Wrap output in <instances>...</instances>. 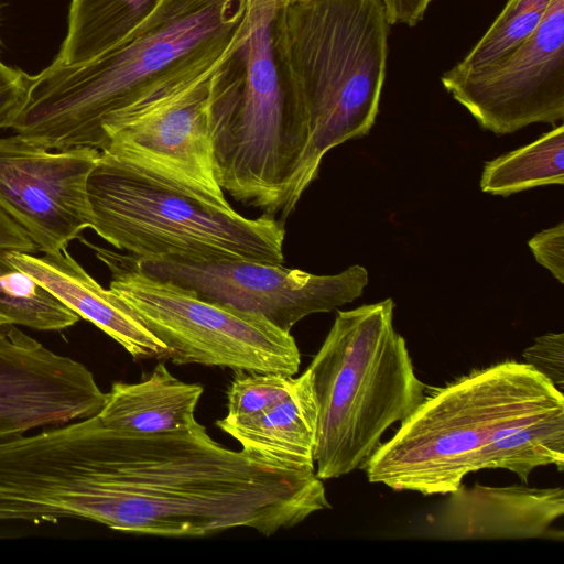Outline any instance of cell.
Returning <instances> with one entry per match:
<instances>
[{"instance_id":"cell-24","label":"cell","mask_w":564,"mask_h":564,"mask_svg":"<svg viewBox=\"0 0 564 564\" xmlns=\"http://www.w3.org/2000/svg\"><path fill=\"white\" fill-rule=\"evenodd\" d=\"M535 260L564 283V224L535 234L529 241Z\"/></svg>"},{"instance_id":"cell-18","label":"cell","mask_w":564,"mask_h":564,"mask_svg":"<svg viewBox=\"0 0 564 564\" xmlns=\"http://www.w3.org/2000/svg\"><path fill=\"white\" fill-rule=\"evenodd\" d=\"M564 126L484 165L480 188L507 197L542 185L564 183Z\"/></svg>"},{"instance_id":"cell-15","label":"cell","mask_w":564,"mask_h":564,"mask_svg":"<svg viewBox=\"0 0 564 564\" xmlns=\"http://www.w3.org/2000/svg\"><path fill=\"white\" fill-rule=\"evenodd\" d=\"M318 409L307 368L292 390L273 405L246 417H224L216 425L243 451L299 469L315 468Z\"/></svg>"},{"instance_id":"cell-21","label":"cell","mask_w":564,"mask_h":564,"mask_svg":"<svg viewBox=\"0 0 564 564\" xmlns=\"http://www.w3.org/2000/svg\"><path fill=\"white\" fill-rule=\"evenodd\" d=\"M551 1L509 0L481 39L452 68L468 72L509 54L538 29Z\"/></svg>"},{"instance_id":"cell-23","label":"cell","mask_w":564,"mask_h":564,"mask_svg":"<svg viewBox=\"0 0 564 564\" xmlns=\"http://www.w3.org/2000/svg\"><path fill=\"white\" fill-rule=\"evenodd\" d=\"M525 362L544 375L558 390L564 380V335L549 333L523 351ZM562 391V390H561Z\"/></svg>"},{"instance_id":"cell-14","label":"cell","mask_w":564,"mask_h":564,"mask_svg":"<svg viewBox=\"0 0 564 564\" xmlns=\"http://www.w3.org/2000/svg\"><path fill=\"white\" fill-rule=\"evenodd\" d=\"M9 260L65 306L111 337L134 359L165 360L166 346L112 290L101 286L67 251L36 257L9 251Z\"/></svg>"},{"instance_id":"cell-1","label":"cell","mask_w":564,"mask_h":564,"mask_svg":"<svg viewBox=\"0 0 564 564\" xmlns=\"http://www.w3.org/2000/svg\"><path fill=\"white\" fill-rule=\"evenodd\" d=\"M248 0H163L115 48L29 75L9 129L50 150L105 144L104 126L213 72L248 32Z\"/></svg>"},{"instance_id":"cell-7","label":"cell","mask_w":564,"mask_h":564,"mask_svg":"<svg viewBox=\"0 0 564 564\" xmlns=\"http://www.w3.org/2000/svg\"><path fill=\"white\" fill-rule=\"evenodd\" d=\"M214 70L113 117L104 126L100 152L207 206L231 212L215 172L208 112Z\"/></svg>"},{"instance_id":"cell-16","label":"cell","mask_w":564,"mask_h":564,"mask_svg":"<svg viewBox=\"0 0 564 564\" xmlns=\"http://www.w3.org/2000/svg\"><path fill=\"white\" fill-rule=\"evenodd\" d=\"M203 392L200 384L177 379L160 361L138 382H113L98 417L109 429L137 434L186 430L196 421Z\"/></svg>"},{"instance_id":"cell-6","label":"cell","mask_w":564,"mask_h":564,"mask_svg":"<svg viewBox=\"0 0 564 564\" xmlns=\"http://www.w3.org/2000/svg\"><path fill=\"white\" fill-rule=\"evenodd\" d=\"M79 239L110 272L109 289L167 348L175 365L295 376L301 355L294 337L259 314L198 296L194 291L143 272L129 253Z\"/></svg>"},{"instance_id":"cell-17","label":"cell","mask_w":564,"mask_h":564,"mask_svg":"<svg viewBox=\"0 0 564 564\" xmlns=\"http://www.w3.org/2000/svg\"><path fill=\"white\" fill-rule=\"evenodd\" d=\"M163 0H72L67 33L54 65L94 59L131 36Z\"/></svg>"},{"instance_id":"cell-20","label":"cell","mask_w":564,"mask_h":564,"mask_svg":"<svg viewBox=\"0 0 564 564\" xmlns=\"http://www.w3.org/2000/svg\"><path fill=\"white\" fill-rule=\"evenodd\" d=\"M0 248V326L15 325L36 330H63L79 316L42 288Z\"/></svg>"},{"instance_id":"cell-27","label":"cell","mask_w":564,"mask_h":564,"mask_svg":"<svg viewBox=\"0 0 564 564\" xmlns=\"http://www.w3.org/2000/svg\"><path fill=\"white\" fill-rule=\"evenodd\" d=\"M0 248L34 253L37 250L26 232L0 209Z\"/></svg>"},{"instance_id":"cell-11","label":"cell","mask_w":564,"mask_h":564,"mask_svg":"<svg viewBox=\"0 0 564 564\" xmlns=\"http://www.w3.org/2000/svg\"><path fill=\"white\" fill-rule=\"evenodd\" d=\"M94 148L50 150L19 134L0 138V209L46 254L90 229L88 178Z\"/></svg>"},{"instance_id":"cell-12","label":"cell","mask_w":564,"mask_h":564,"mask_svg":"<svg viewBox=\"0 0 564 564\" xmlns=\"http://www.w3.org/2000/svg\"><path fill=\"white\" fill-rule=\"evenodd\" d=\"M106 395L83 362L0 326V442L97 415Z\"/></svg>"},{"instance_id":"cell-28","label":"cell","mask_w":564,"mask_h":564,"mask_svg":"<svg viewBox=\"0 0 564 564\" xmlns=\"http://www.w3.org/2000/svg\"><path fill=\"white\" fill-rule=\"evenodd\" d=\"M289 1H296V0H289Z\"/></svg>"},{"instance_id":"cell-19","label":"cell","mask_w":564,"mask_h":564,"mask_svg":"<svg viewBox=\"0 0 564 564\" xmlns=\"http://www.w3.org/2000/svg\"><path fill=\"white\" fill-rule=\"evenodd\" d=\"M564 467V414L521 426L487 444L475 457L473 471L507 469L524 484L541 466Z\"/></svg>"},{"instance_id":"cell-9","label":"cell","mask_w":564,"mask_h":564,"mask_svg":"<svg viewBox=\"0 0 564 564\" xmlns=\"http://www.w3.org/2000/svg\"><path fill=\"white\" fill-rule=\"evenodd\" d=\"M131 257L152 276L189 289L205 300L262 315L285 332L311 314L355 301L369 282L361 265L316 275L259 261Z\"/></svg>"},{"instance_id":"cell-4","label":"cell","mask_w":564,"mask_h":564,"mask_svg":"<svg viewBox=\"0 0 564 564\" xmlns=\"http://www.w3.org/2000/svg\"><path fill=\"white\" fill-rule=\"evenodd\" d=\"M391 299L338 311L307 367L317 402L315 473L322 480L362 468L384 432L425 398Z\"/></svg>"},{"instance_id":"cell-2","label":"cell","mask_w":564,"mask_h":564,"mask_svg":"<svg viewBox=\"0 0 564 564\" xmlns=\"http://www.w3.org/2000/svg\"><path fill=\"white\" fill-rule=\"evenodd\" d=\"M390 23L381 0L289 1L278 28L283 74L305 106L310 140L288 210L318 176L324 155L366 137L379 112Z\"/></svg>"},{"instance_id":"cell-26","label":"cell","mask_w":564,"mask_h":564,"mask_svg":"<svg viewBox=\"0 0 564 564\" xmlns=\"http://www.w3.org/2000/svg\"><path fill=\"white\" fill-rule=\"evenodd\" d=\"M390 25H416L424 17L432 0H381Z\"/></svg>"},{"instance_id":"cell-25","label":"cell","mask_w":564,"mask_h":564,"mask_svg":"<svg viewBox=\"0 0 564 564\" xmlns=\"http://www.w3.org/2000/svg\"><path fill=\"white\" fill-rule=\"evenodd\" d=\"M28 82L29 75L0 61V129L9 128L22 107Z\"/></svg>"},{"instance_id":"cell-3","label":"cell","mask_w":564,"mask_h":564,"mask_svg":"<svg viewBox=\"0 0 564 564\" xmlns=\"http://www.w3.org/2000/svg\"><path fill=\"white\" fill-rule=\"evenodd\" d=\"M564 414V395L527 362L501 361L433 389L364 468L372 484L447 495L473 473L487 444L521 426Z\"/></svg>"},{"instance_id":"cell-13","label":"cell","mask_w":564,"mask_h":564,"mask_svg":"<svg viewBox=\"0 0 564 564\" xmlns=\"http://www.w3.org/2000/svg\"><path fill=\"white\" fill-rule=\"evenodd\" d=\"M432 517L427 536L440 540H522L546 536L564 514V490L525 485H460Z\"/></svg>"},{"instance_id":"cell-10","label":"cell","mask_w":564,"mask_h":564,"mask_svg":"<svg viewBox=\"0 0 564 564\" xmlns=\"http://www.w3.org/2000/svg\"><path fill=\"white\" fill-rule=\"evenodd\" d=\"M441 82L484 129L502 135L564 118V0L509 54L477 69L446 70Z\"/></svg>"},{"instance_id":"cell-22","label":"cell","mask_w":564,"mask_h":564,"mask_svg":"<svg viewBox=\"0 0 564 564\" xmlns=\"http://www.w3.org/2000/svg\"><path fill=\"white\" fill-rule=\"evenodd\" d=\"M296 377L282 372L236 371L227 390V415H253L280 401L293 388Z\"/></svg>"},{"instance_id":"cell-5","label":"cell","mask_w":564,"mask_h":564,"mask_svg":"<svg viewBox=\"0 0 564 564\" xmlns=\"http://www.w3.org/2000/svg\"><path fill=\"white\" fill-rule=\"evenodd\" d=\"M88 197L90 229L138 258L284 261L285 229L272 215L248 218L207 206L101 152L88 178Z\"/></svg>"},{"instance_id":"cell-8","label":"cell","mask_w":564,"mask_h":564,"mask_svg":"<svg viewBox=\"0 0 564 564\" xmlns=\"http://www.w3.org/2000/svg\"><path fill=\"white\" fill-rule=\"evenodd\" d=\"M289 0H248V32L212 75L209 119L235 145L281 148L308 126L306 109L283 75L278 28Z\"/></svg>"}]
</instances>
